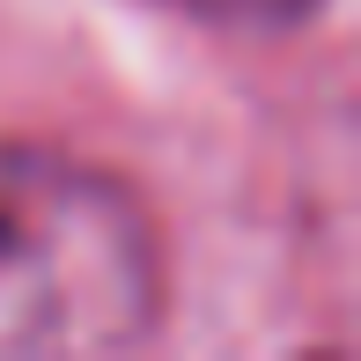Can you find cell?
<instances>
[{
	"label": "cell",
	"mask_w": 361,
	"mask_h": 361,
	"mask_svg": "<svg viewBox=\"0 0 361 361\" xmlns=\"http://www.w3.org/2000/svg\"><path fill=\"white\" fill-rule=\"evenodd\" d=\"M192 15H221V23H288V15H310L317 0H177Z\"/></svg>",
	"instance_id": "obj_2"
},
{
	"label": "cell",
	"mask_w": 361,
	"mask_h": 361,
	"mask_svg": "<svg viewBox=\"0 0 361 361\" xmlns=\"http://www.w3.org/2000/svg\"><path fill=\"white\" fill-rule=\"evenodd\" d=\"M162 317V236L126 177L0 147V361H104Z\"/></svg>",
	"instance_id": "obj_1"
}]
</instances>
